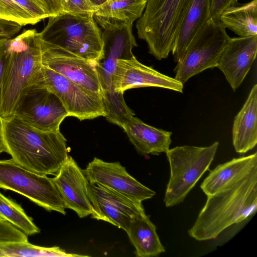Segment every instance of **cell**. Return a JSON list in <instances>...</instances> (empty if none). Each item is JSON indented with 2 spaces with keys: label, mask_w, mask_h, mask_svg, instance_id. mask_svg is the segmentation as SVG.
Segmentation results:
<instances>
[{
  "label": "cell",
  "mask_w": 257,
  "mask_h": 257,
  "mask_svg": "<svg viewBox=\"0 0 257 257\" xmlns=\"http://www.w3.org/2000/svg\"><path fill=\"white\" fill-rule=\"evenodd\" d=\"M230 39L219 21L209 20L193 40L182 59L177 63L174 78L184 84L202 71L216 67Z\"/></svg>",
  "instance_id": "9"
},
{
  "label": "cell",
  "mask_w": 257,
  "mask_h": 257,
  "mask_svg": "<svg viewBox=\"0 0 257 257\" xmlns=\"http://www.w3.org/2000/svg\"><path fill=\"white\" fill-rule=\"evenodd\" d=\"M92 4L96 8L104 4L107 0H89Z\"/></svg>",
  "instance_id": "34"
},
{
  "label": "cell",
  "mask_w": 257,
  "mask_h": 257,
  "mask_svg": "<svg viewBox=\"0 0 257 257\" xmlns=\"http://www.w3.org/2000/svg\"><path fill=\"white\" fill-rule=\"evenodd\" d=\"M40 35L42 44L65 50L95 66L103 54L102 32L93 15L50 17Z\"/></svg>",
  "instance_id": "4"
},
{
  "label": "cell",
  "mask_w": 257,
  "mask_h": 257,
  "mask_svg": "<svg viewBox=\"0 0 257 257\" xmlns=\"http://www.w3.org/2000/svg\"><path fill=\"white\" fill-rule=\"evenodd\" d=\"M33 84L54 93L63 103L68 116L80 120L105 116L101 94L88 90L46 66L42 65L38 70L31 84Z\"/></svg>",
  "instance_id": "8"
},
{
  "label": "cell",
  "mask_w": 257,
  "mask_h": 257,
  "mask_svg": "<svg viewBox=\"0 0 257 257\" xmlns=\"http://www.w3.org/2000/svg\"><path fill=\"white\" fill-rule=\"evenodd\" d=\"M235 152L245 154L257 144V84L251 88L242 108L235 116L232 128Z\"/></svg>",
  "instance_id": "19"
},
{
  "label": "cell",
  "mask_w": 257,
  "mask_h": 257,
  "mask_svg": "<svg viewBox=\"0 0 257 257\" xmlns=\"http://www.w3.org/2000/svg\"><path fill=\"white\" fill-rule=\"evenodd\" d=\"M42 66L40 33L27 30L9 39L1 118L14 115L20 98Z\"/></svg>",
  "instance_id": "3"
},
{
  "label": "cell",
  "mask_w": 257,
  "mask_h": 257,
  "mask_svg": "<svg viewBox=\"0 0 257 257\" xmlns=\"http://www.w3.org/2000/svg\"><path fill=\"white\" fill-rule=\"evenodd\" d=\"M14 1L39 22L42 19L49 17L37 0Z\"/></svg>",
  "instance_id": "29"
},
{
  "label": "cell",
  "mask_w": 257,
  "mask_h": 257,
  "mask_svg": "<svg viewBox=\"0 0 257 257\" xmlns=\"http://www.w3.org/2000/svg\"><path fill=\"white\" fill-rule=\"evenodd\" d=\"M0 18L22 26L34 25L39 22L14 0H0Z\"/></svg>",
  "instance_id": "26"
},
{
  "label": "cell",
  "mask_w": 257,
  "mask_h": 257,
  "mask_svg": "<svg viewBox=\"0 0 257 257\" xmlns=\"http://www.w3.org/2000/svg\"><path fill=\"white\" fill-rule=\"evenodd\" d=\"M257 35L230 38L217 67L235 91L243 81L256 58Z\"/></svg>",
  "instance_id": "16"
},
{
  "label": "cell",
  "mask_w": 257,
  "mask_h": 257,
  "mask_svg": "<svg viewBox=\"0 0 257 257\" xmlns=\"http://www.w3.org/2000/svg\"><path fill=\"white\" fill-rule=\"evenodd\" d=\"M6 149L19 166L44 175H55L68 156L66 140L60 131L36 128L12 115L0 118Z\"/></svg>",
  "instance_id": "1"
},
{
  "label": "cell",
  "mask_w": 257,
  "mask_h": 257,
  "mask_svg": "<svg viewBox=\"0 0 257 257\" xmlns=\"http://www.w3.org/2000/svg\"><path fill=\"white\" fill-rule=\"evenodd\" d=\"M112 81L114 91L121 94L138 87H160L180 93L184 88L181 82L141 63L135 56L117 60Z\"/></svg>",
  "instance_id": "13"
},
{
  "label": "cell",
  "mask_w": 257,
  "mask_h": 257,
  "mask_svg": "<svg viewBox=\"0 0 257 257\" xmlns=\"http://www.w3.org/2000/svg\"><path fill=\"white\" fill-rule=\"evenodd\" d=\"M52 179L65 208L73 210L80 218L92 214L93 207L87 195L89 181L71 156L68 155Z\"/></svg>",
  "instance_id": "15"
},
{
  "label": "cell",
  "mask_w": 257,
  "mask_h": 257,
  "mask_svg": "<svg viewBox=\"0 0 257 257\" xmlns=\"http://www.w3.org/2000/svg\"><path fill=\"white\" fill-rule=\"evenodd\" d=\"M0 188L21 194L48 211L66 214L52 178L25 169L12 159L0 160Z\"/></svg>",
  "instance_id": "7"
},
{
  "label": "cell",
  "mask_w": 257,
  "mask_h": 257,
  "mask_svg": "<svg viewBox=\"0 0 257 257\" xmlns=\"http://www.w3.org/2000/svg\"><path fill=\"white\" fill-rule=\"evenodd\" d=\"M37 1L49 17L62 13L61 0H37Z\"/></svg>",
  "instance_id": "33"
},
{
  "label": "cell",
  "mask_w": 257,
  "mask_h": 257,
  "mask_svg": "<svg viewBox=\"0 0 257 257\" xmlns=\"http://www.w3.org/2000/svg\"><path fill=\"white\" fill-rule=\"evenodd\" d=\"M85 255L66 252L58 246L42 247L28 242H15L0 245V256L72 257Z\"/></svg>",
  "instance_id": "24"
},
{
  "label": "cell",
  "mask_w": 257,
  "mask_h": 257,
  "mask_svg": "<svg viewBox=\"0 0 257 257\" xmlns=\"http://www.w3.org/2000/svg\"><path fill=\"white\" fill-rule=\"evenodd\" d=\"M219 146L215 142L207 147L185 145L169 149L165 153L170 176L164 202L168 207L182 202L213 162Z\"/></svg>",
  "instance_id": "6"
},
{
  "label": "cell",
  "mask_w": 257,
  "mask_h": 257,
  "mask_svg": "<svg viewBox=\"0 0 257 257\" xmlns=\"http://www.w3.org/2000/svg\"><path fill=\"white\" fill-rule=\"evenodd\" d=\"M219 21L239 37L257 35V0L227 8L221 14Z\"/></svg>",
  "instance_id": "23"
},
{
  "label": "cell",
  "mask_w": 257,
  "mask_h": 257,
  "mask_svg": "<svg viewBox=\"0 0 257 257\" xmlns=\"http://www.w3.org/2000/svg\"><path fill=\"white\" fill-rule=\"evenodd\" d=\"M61 3L62 13L93 15L96 10L89 0H61Z\"/></svg>",
  "instance_id": "28"
},
{
  "label": "cell",
  "mask_w": 257,
  "mask_h": 257,
  "mask_svg": "<svg viewBox=\"0 0 257 257\" xmlns=\"http://www.w3.org/2000/svg\"><path fill=\"white\" fill-rule=\"evenodd\" d=\"M22 27L17 23L0 18V38H11L20 31Z\"/></svg>",
  "instance_id": "32"
},
{
  "label": "cell",
  "mask_w": 257,
  "mask_h": 257,
  "mask_svg": "<svg viewBox=\"0 0 257 257\" xmlns=\"http://www.w3.org/2000/svg\"><path fill=\"white\" fill-rule=\"evenodd\" d=\"M14 115L31 126L49 132L59 131L60 124L68 116L63 103L54 93L34 84L24 90Z\"/></svg>",
  "instance_id": "10"
},
{
  "label": "cell",
  "mask_w": 257,
  "mask_h": 257,
  "mask_svg": "<svg viewBox=\"0 0 257 257\" xmlns=\"http://www.w3.org/2000/svg\"><path fill=\"white\" fill-rule=\"evenodd\" d=\"M238 4V0H210V19L219 21L222 12L227 8Z\"/></svg>",
  "instance_id": "31"
},
{
  "label": "cell",
  "mask_w": 257,
  "mask_h": 257,
  "mask_svg": "<svg viewBox=\"0 0 257 257\" xmlns=\"http://www.w3.org/2000/svg\"><path fill=\"white\" fill-rule=\"evenodd\" d=\"M188 234L198 241L215 239L231 225L243 221L257 209V167L208 195Z\"/></svg>",
  "instance_id": "2"
},
{
  "label": "cell",
  "mask_w": 257,
  "mask_h": 257,
  "mask_svg": "<svg viewBox=\"0 0 257 257\" xmlns=\"http://www.w3.org/2000/svg\"><path fill=\"white\" fill-rule=\"evenodd\" d=\"M0 217L8 221L27 236L39 233L40 228L21 205L0 192Z\"/></svg>",
  "instance_id": "25"
},
{
  "label": "cell",
  "mask_w": 257,
  "mask_h": 257,
  "mask_svg": "<svg viewBox=\"0 0 257 257\" xmlns=\"http://www.w3.org/2000/svg\"><path fill=\"white\" fill-rule=\"evenodd\" d=\"M256 167V152L247 156L233 158L217 166L204 180L200 188L207 196L211 195Z\"/></svg>",
  "instance_id": "21"
},
{
  "label": "cell",
  "mask_w": 257,
  "mask_h": 257,
  "mask_svg": "<svg viewBox=\"0 0 257 257\" xmlns=\"http://www.w3.org/2000/svg\"><path fill=\"white\" fill-rule=\"evenodd\" d=\"M28 241V236L25 233L0 217V245L10 242Z\"/></svg>",
  "instance_id": "27"
},
{
  "label": "cell",
  "mask_w": 257,
  "mask_h": 257,
  "mask_svg": "<svg viewBox=\"0 0 257 257\" xmlns=\"http://www.w3.org/2000/svg\"><path fill=\"white\" fill-rule=\"evenodd\" d=\"M9 39L4 37L0 38V118L2 117L3 87L8 55Z\"/></svg>",
  "instance_id": "30"
},
{
  "label": "cell",
  "mask_w": 257,
  "mask_h": 257,
  "mask_svg": "<svg viewBox=\"0 0 257 257\" xmlns=\"http://www.w3.org/2000/svg\"><path fill=\"white\" fill-rule=\"evenodd\" d=\"M120 127L142 155L166 153L172 143L171 132L150 125L134 115L130 116Z\"/></svg>",
  "instance_id": "17"
},
{
  "label": "cell",
  "mask_w": 257,
  "mask_h": 257,
  "mask_svg": "<svg viewBox=\"0 0 257 257\" xmlns=\"http://www.w3.org/2000/svg\"><path fill=\"white\" fill-rule=\"evenodd\" d=\"M210 0H187L172 52L176 63L182 59L193 40L210 20Z\"/></svg>",
  "instance_id": "18"
},
{
  "label": "cell",
  "mask_w": 257,
  "mask_h": 257,
  "mask_svg": "<svg viewBox=\"0 0 257 257\" xmlns=\"http://www.w3.org/2000/svg\"><path fill=\"white\" fill-rule=\"evenodd\" d=\"M3 152H6V149L3 141L2 132L0 128V154Z\"/></svg>",
  "instance_id": "35"
},
{
  "label": "cell",
  "mask_w": 257,
  "mask_h": 257,
  "mask_svg": "<svg viewBox=\"0 0 257 257\" xmlns=\"http://www.w3.org/2000/svg\"><path fill=\"white\" fill-rule=\"evenodd\" d=\"M187 0H147L136 24L140 39L157 60L168 57L176 44Z\"/></svg>",
  "instance_id": "5"
},
{
  "label": "cell",
  "mask_w": 257,
  "mask_h": 257,
  "mask_svg": "<svg viewBox=\"0 0 257 257\" xmlns=\"http://www.w3.org/2000/svg\"><path fill=\"white\" fill-rule=\"evenodd\" d=\"M42 46V64L75 83L101 94L95 66L65 50Z\"/></svg>",
  "instance_id": "14"
},
{
  "label": "cell",
  "mask_w": 257,
  "mask_h": 257,
  "mask_svg": "<svg viewBox=\"0 0 257 257\" xmlns=\"http://www.w3.org/2000/svg\"><path fill=\"white\" fill-rule=\"evenodd\" d=\"M156 229L155 225L146 213L132 221L126 232L136 249V256H157L165 252Z\"/></svg>",
  "instance_id": "22"
},
{
  "label": "cell",
  "mask_w": 257,
  "mask_h": 257,
  "mask_svg": "<svg viewBox=\"0 0 257 257\" xmlns=\"http://www.w3.org/2000/svg\"><path fill=\"white\" fill-rule=\"evenodd\" d=\"M89 182L142 202L156 195L153 190L132 176L119 162L94 158L83 170Z\"/></svg>",
  "instance_id": "12"
},
{
  "label": "cell",
  "mask_w": 257,
  "mask_h": 257,
  "mask_svg": "<svg viewBox=\"0 0 257 257\" xmlns=\"http://www.w3.org/2000/svg\"><path fill=\"white\" fill-rule=\"evenodd\" d=\"M87 195L93 207L92 218L103 220L124 230L145 214L142 202L89 182Z\"/></svg>",
  "instance_id": "11"
},
{
  "label": "cell",
  "mask_w": 257,
  "mask_h": 257,
  "mask_svg": "<svg viewBox=\"0 0 257 257\" xmlns=\"http://www.w3.org/2000/svg\"><path fill=\"white\" fill-rule=\"evenodd\" d=\"M147 0H107L96 8L94 20L102 29L132 26L142 15Z\"/></svg>",
  "instance_id": "20"
}]
</instances>
